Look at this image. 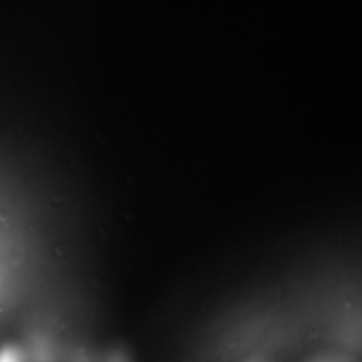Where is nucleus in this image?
Returning a JSON list of instances; mask_svg holds the SVG:
<instances>
[{
	"instance_id": "nucleus-1",
	"label": "nucleus",
	"mask_w": 362,
	"mask_h": 362,
	"mask_svg": "<svg viewBox=\"0 0 362 362\" xmlns=\"http://www.w3.org/2000/svg\"><path fill=\"white\" fill-rule=\"evenodd\" d=\"M0 362H24V354L19 347L4 346L0 349Z\"/></svg>"
},
{
	"instance_id": "nucleus-2",
	"label": "nucleus",
	"mask_w": 362,
	"mask_h": 362,
	"mask_svg": "<svg viewBox=\"0 0 362 362\" xmlns=\"http://www.w3.org/2000/svg\"><path fill=\"white\" fill-rule=\"evenodd\" d=\"M312 362H346V361L337 359V357H322V359H315Z\"/></svg>"
}]
</instances>
